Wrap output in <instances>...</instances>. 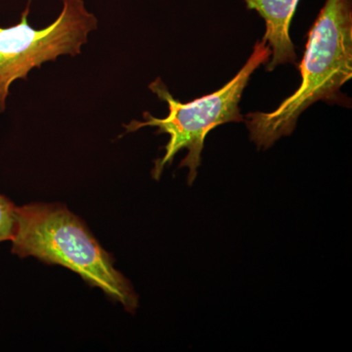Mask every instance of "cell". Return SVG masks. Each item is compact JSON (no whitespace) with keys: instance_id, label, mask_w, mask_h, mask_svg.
Here are the masks:
<instances>
[{"instance_id":"obj_3","label":"cell","mask_w":352,"mask_h":352,"mask_svg":"<svg viewBox=\"0 0 352 352\" xmlns=\"http://www.w3.org/2000/svg\"><path fill=\"white\" fill-rule=\"evenodd\" d=\"M270 55V47L263 38L256 43L251 57L230 82L214 94L205 95L188 103H182L175 99L161 78H157L149 85L150 89L168 104L170 111L168 117L157 119L149 112H145L143 113V122L132 120L127 126L124 124V127L127 133L145 126H156L157 134L166 133L170 136V140L164 147L166 153L155 162L152 171L155 179L161 177L164 166L173 163L180 150L187 149L188 154L180 163L179 168L186 166L189 168L188 183L192 185L201 164L206 136L220 124L244 120L239 108L243 92L252 73L261 65L267 63Z\"/></svg>"},{"instance_id":"obj_1","label":"cell","mask_w":352,"mask_h":352,"mask_svg":"<svg viewBox=\"0 0 352 352\" xmlns=\"http://www.w3.org/2000/svg\"><path fill=\"white\" fill-rule=\"evenodd\" d=\"M300 65L302 82L273 112L250 113L245 124L258 148H270L291 135L298 117L317 101L339 100L340 89L352 76L351 0H326L308 32Z\"/></svg>"},{"instance_id":"obj_6","label":"cell","mask_w":352,"mask_h":352,"mask_svg":"<svg viewBox=\"0 0 352 352\" xmlns=\"http://www.w3.org/2000/svg\"><path fill=\"white\" fill-rule=\"evenodd\" d=\"M16 207L13 201L0 195V242L11 241L15 231Z\"/></svg>"},{"instance_id":"obj_5","label":"cell","mask_w":352,"mask_h":352,"mask_svg":"<svg viewBox=\"0 0 352 352\" xmlns=\"http://www.w3.org/2000/svg\"><path fill=\"white\" fill-rule=\"evenodd\" d=\"M250 10L258 11L265 20L263 39L268 43L272 59L266 66L273 71L279 65L295 63V45L289 38V29L300 0H245Z\"/></svg>"},{"instance_id":"obj_4","label":"cell","mask_w":352,"mask_h":352,"mask_svg":"<svg viewBox=\"0 0 352 352\" xmlns=\"http://www.w3.org/2000/svg\"><path fill=\"white\" fill-rule=\"evenodd\" d=\"M30 4L31 0L19 24L0 28V113L6 111L9 88L15 80H27L30 72L44 62L80 54L90 32L98 27L82 0H63L59 17L45 29L36 30L28 22Z\"/></svg>"},{"instance_id":"obj_2","label":"cell","mask_w":352,"mask_h":352,"mask_svg":"<svg viewBox=\"0 0 352 352\" xmlns=\"http://www.w3.org/2000/svg\"><path fill=\"white\" fill-rule=\"evenodd\" d=\"M12 252L34 256L74 271L134 312L138 298L129 280L113 267L112 256L82 220L59 204L34 203L16 208Z\"/></svg>"}]
</instances>
